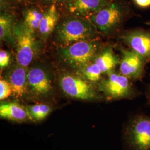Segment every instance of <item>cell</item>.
<instances>
[{"instance_id": "16", "label": "cell", "mask_w": 150, "mask_h": 150, "mask_svg": "<svg viewBox=\"0 0 150 150\" xmlns=\"http://www.w3.org/2000/svg\"><path fill=\"white\" fill-rule=\"evenodd\" d=\"M13 17L8 13H2L0 16V38L7 42H15Z\"/></svg>"}, {"instance_id": "18", "label": "cell", "mask_w": 150, "mask_h": 150, "mask_svg": "<svg viewBox=\"0 0 150 150\" xmlns=\"http://www.w3.org/2000/svg\"><path fill=\"white\" fill-rule=\"evenodd\" d=\"M44 15V13H42L36 9H28L24 12V21L23 22L27 26L36 30L40 26L41 21Z\"/></svg>"}, {"instance_id": "12", "label": "cell", "mask_w": 150, "mask_h": 150, "mask_svg": "<svg viewBox=\"0 0 150 150\" xmlns=\"http://www.w3.org/2000/svg\"><path fill=\"white\" fill-rule=\"evenodd\" d=\"M28 71L27 67L17 64L8 73V81L14 96L17 98L23 96L27 91Z\"/></svg>"}, {"instance_id": "6", "label": "cell", "mask_w": 150, "mask_h": 150, "mask_svg": "<svg viewBox=\"0 0 150 150\" xmlns=\"http://www.w3.org/2000/svg\"><path fill=\"white\" fill-rule=\"evenodd\" d=\"M91 82L77 75L66 74L59 78V86L64 93L79 100L98 101L104 97L93 86Z\"/></svg>"}, {"instance_id": "10", "label": "cell", "mask_w": 150, "mask_h": 150, "mask_svg": "<svg viewBox=\"0 0 150 150\" xmlns=\"http://www.w3.org/2000/svg\"><path fill=\"white\" fill-rule=\"evenodd\" d=\"M113 0H66V7L71 13L88 18L112 2Z\"/></svg>"}, {"instance_id": "19", "label": "cell", "mask_w": 150, "mask_h": 150, "mask_svg": "<svg viewBox=\"0 0 150 150\" xmlns=\"http://www.w3.org/2000/svg\"><path fill=\"white\" fill-rule=\"evenodd\" d=\"M86 80L91 82L99 83L102 79V72L93 61L81 69Z\"/></svg>"}, {"instance_id": "9", "label": "cell", "mask_w": 150, "mask_h": 150, "mask_svg": "<svg viewBox=\"0 0 150 150\" xmlns=\"http://www.w3.org/2000/svg\"><path fill=\"white\" fill-rule=\"evenodd\" d=\"M118 38L129 48L150 62V30L141 27L132 28L122 32Z\"/></svg>"}, {"instance_id": "11", "label": "cell", "mask_w": 150, "mask_h": 150, "mask_svg": "<svg viewBox=\"0 0 150 150\" xmlns=\"http://www.w3.org/2000/svg\"><path fill=\"white\" fill-rule=\"evenodd\" d=\"M27 83L32 92L38 96L47 95L52 89L47 74L38 67L28 71Z\"/></svg>"}, {"instance_id": "8", "label": "cell", "mask_w": 150, "mask_h": 150, "mask_svg": "<svg viewBox=\"0 0 150 150\" xmlns=\"http://www.w3.org/2000/svg\"><path fill=\"white\" fill-rule=\"evenodd\" d=\"M119 50L121 53L119 72L132 82L142 80L149 61L131 48L120 46Z\"/></svg>"}, {"instance_id": "20", "label": "cell", "mask_w": 150, "mask_h": 150, "mask_svg": "<svg viewBox=\"0 0 150 150\" xmlns=\"http://www.w3.org/2000/svg\"><path fill=\"white\" fill-rule=\"evenodd\" d=\"M13 93L11 85L8 81L0 80V100H4L10 96Z\"/></svg>"}, {"instance_id": "13", "label": "cell", "mask_w": 150, "mask_h": 150, "mask_svg": "<svg viewBox=\"0 0 150 150\" xmlns=\"http://www.w3.org/2000/svg\"><path fill=\"white\" fill-rule=\"evenodd\" d=\"M101 71L102 74L106 76L115 71L120 64V58L113 51L111 46H105L93 61Z\"/></svg>"}, {"instance_id": "25", "label": "cell", "mask_w": 150, "mask_h": 150, "mask_svg": "<svg viewBox=\"0 0 150 150\" xmlns=\"http://www.w3.org/2000/svg\"><path fill=\"white\" fill-rule=\"evenodd\" d=\"M146 24L150 26V21H149L146 22Z\"/></svg>"}, {"instance_id": "14", "label": "cell", "mask_w": 150, "mask_h": 150, "mask_svg": "<svg viewBox=\"0 0 150 150\" xmlns=\"http://www.w3.org/2000/svg\"><path fill=\"white\" fill-rule=\"evenodd\" d=\"M0 116L2 118L16 122H22L29 118L27 108L16 102L1 104Z\"/></svg>"}, {"instance_id": "1", "label": "cell", "mask_w": 150, "mask_h": 150, "mask_svg": "<svg viewBox=\"0 0 150 150\" xmlns=\"http://www.w3.org/2000/svg\"><path fill=\"white\" fill-rule=\"evenodd\" d=\"M134 12L125 0H113L96 13L87 18L98 31L105 35L116 33Z\"/></svg>"}, {"instance_id": "3", "label": "cell", "mask_w": 150, "mask_h": 150, "mask_svg": "<svg viewBox=\"0 0 150 150\" xmlns=\"http://www.w3.org/2000/svg\"><path fill=\"white\" fill-rule=\"evenodd\" d=\"M104 46L97 38L81 41L61 47L60 56L67 64L81 69L92 62Z\"/></svg>"}, {"instance_id": "7", "label": "cell", "mask_w": 150, "mask_h": 150, "mask_svg": "<svg viewBox=\"0 0 150 150\" xmlns=\"http://www.w3.org/2000/svg\"><path fill=\"white\" fill-rule=\"evenodd\" d=\"M23 22L15 24L14 37L16 45V60L18 64L27 67L33 59L36 45L35 32Z\"/></svg>"}, {"instance_id": "2", "label": "cell", "mask_w": 150, "mask_h": 150, "mask_svg": "<svg viewBox=\"0 0 150 150\" xmlns=\"http://www.w3.org/2000/svg\"><path fill=\"white\" fill-rule=\"evenodd\" d=\"M97 35L95 26L88 19L80 17L66 19L56 30L57 41L61 47L81 41L95 39Z\"/></svg>"}, {"instance_id": "17", "label": "cell", "mask_w": 150, "mask_h": 150, "mask_svg": "<svg viewBox=\"0 0 150 150\" xmlns=\"http://www.w3.org/2000/svg\"><path fill=\"white\" fill-rule=\"evenodd\" d=\"M29 118L34 121H41L46 118L51 111L50 106L44 103H37L26 108Z\"/></svg>"}, {"instance_id": "22", "label": "cell", "mask_w": 150, "mask_h": 150, "mask_svg": "<svg viewBox=\"0 0 150 150\" xmlns=\"http://www.w3.org/2000/svg\"><path fill=\"white\" fill-rule=\"evenodd\" d=\"M134 5L139 8H147L150 7V0H132Z\"/></svg>"}, {"instance_id": "5", "label": "cell", "mask_w": 150, "mask_h": 150, "mask_svg": "<svg viewBox=\"0 0 150 150\" xmlns=\"http://www.w3.org/2000/svg\"><path fill=\"white\" fill-rule=\"evenodd\" d=\"M124 138L128 150H150V116H132L125 129Z\"/></svg>"}, {"instance_id": "23", "label": "cell", "mask_w": 150, "mask_h": 150, "mask_svg": "<svg viewBox=\"0 0 150 150\" xmlns=\"http://www.w3.org/2000/svg\"><path fill=\"white\" fill-rule=\"evenodd\" d=\"M146 98L147 103L150 106V83L148 85L146 90Z\"/></svg>"}, {"instance_id": "21", "label": "cell", "mask_w": 150, "mask_h": 150, "mask_svg": "<svg viewBox=\"0 0 150 150\" xmlns=\"http://www.w3.org/2000/svg\"><path fill=\"white\" fill-rule=\"evenodd\" d=\"M10 62V55L7 51L1 50L0 51V67L3 69L7 67Z\"/></svg>"}, {"instance_id": "24", "label": "cell", "mask_w": 150, "mask_h": 150, "mask_svg": "<svg viewBox=\"0 0 150 150\" xmlns=\"http://www.w3.org/2000/svg\"><path fill=\"white\" fill-rule=\"evenodd\" d=\"M46 2L52 3V4H61L63 2H66V0H45Z\"/></svg>"}, {"instance_id": "26", "label": "cell", "mask_w": 150, "mask_h": 150, "mask_svg": "<svg viewBox=\"0 0 150 150\" xmlns=\"http://www.w3.org/2000/svg\"><path fill=\"white\" fill-rule=\"evenodd\" d=\"M20 1H31V0H18Z\"/></svg>"}, {"instance_id": "4", "label": "cell", "mask_w": 150, "mask_h": 150, "mask_svg": "<svg viewBox=\"0 0 150 150\" xmlns=\"http://www.w3.org/2000/svg\"><path fill=\"white\" fill-rule=\"evenodd\" d=\"M98 90L107 100H133L141 95L132 81L115 71L106 75L98 83Z\"/></svg>"}, {"instance_id": "15", "label": "cell", "mask_w": 150, "mask_h": 150, "mask_svg": "<svg viewBox=\"0 0 150 150\" xmlns=\"http://www.w3.org/2000/svg\"><path fill=\"white\" fill-rule=\"evenodd\" d=\"M59 18V14L55 4H52L44 13L38 30L42 37L46 38L54 31Z\"/></svg>"}]
</instances>
